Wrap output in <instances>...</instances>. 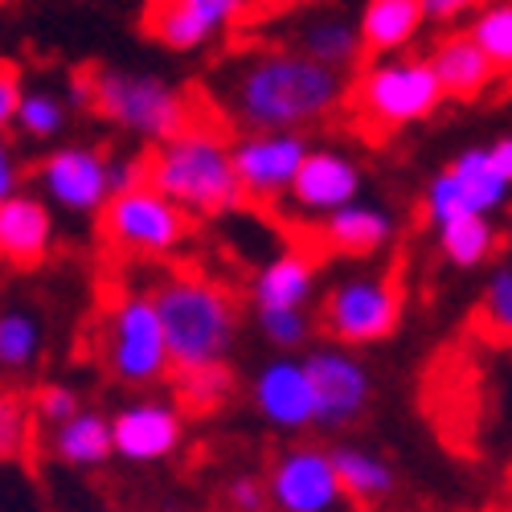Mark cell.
Here are the masks:
<instances>
[{"instance_id":"cell-1","label":"cell","mask_w":512,"mask_h":512,"mask_svg":"<svg viewBox=\"0 0 512 512\" xmlns=\"http://www.w3.org/2000/svg\"><path fill=\"white\" fill-rule=\"evenodd\" d=\"M345 103V74L291 46L250 50L222 70V107L242 132H304Z\"/></svg>"},{"instance_id":"cell-2","label":"cell","mask_w":512,"mask_h":512,"mask_svg":"<svg viewBox=\"0 0 512 512\" xmlns=\"http://www.w3.org/2000/svg\"><path fill=\"white\" fill-rule=\"evenodd\" d=\"M148 295L160 316L173 373L222 365L230 357L238 340V304L222 283L197 271H168L148 287Z\"/></svg>"},{"instance_id":"cell-3","label":"cell","mask_w":512,"mask_h":512,"mask_svg":"<svg viewBox=\"0 0 512 512\" xmlns=\"http://www.w3.org/2000/svg\"><path fill=\"white\" fill-rule=\"evenodd\" d=\"M144 185L193 213H226L242 201L230 164V136L213 119H193L144 152Z\"/></svg>"},{"instance_id":"cell-4","label":"cell","mask_w":512,"mask_h":512,"mask_svg":"<svg viewBox=\"0 0 512 512\" xmlns=\"http://www.w3.org/2000/svg\"><path fill=\"white\" fill-rule=\"evenodd\" d=\"M91 107L103 111L123 132H136L140 140H164L201 119V103L177 78L127 66H95L87 74Z\"/></svg>"},{"instance_id":"cell-5","label":"cell","mask_w":512,"mask_h":512,"mask_svg":"<svg viewBox=\"0 0 512 512\" xmlns=\"http://www.w3.org/2000/svg\"><path fill=\"white\" fill-rule=\"evenodd\" d=\"M99 357L107 373L127 390H148L173 373L148 287H123L107 304L99 328Z\"/></svg>"},{"instance_id":"cell-6","label":"cell","mask_w":512,"mask_h":512,"mask_svg":"<svg viewBox=\"0 0 512 512\" xmlns=\"http://www.w3.org/2000/svg\"><path fill=\"white\" fill-rule=\"evenodd\" d=\"M345 95L369 127H402V123L435 115L443 103V91L426 58L406 50L361 62L357 78L345 82Z\"/></svg>"},{"instance_id":"cell-7","label":"cell","mask_w":512,"mask_h":512,"mask_svg":"<svg viewBox=\"0 0 512 512\" xmlns=\"http://www.w3.org/2000/svg\"><path fill=\"white\" fill-rule=\"evenodd\" d=\"M406 295L390 271H353L336 279L320 304V324L340 349L377 345L398 332Z\"/></svg>"},{"instance_id":"cell-8","label":"cell","mask_w":512,"mask_h":512,"mask_svg":"<svg viewBox=\"0 0 512 512\" xmlns=\"http://www.w3.org/2000/svg\"><path fill=\"white\" fill-rule=\"evenodd\" d=\"M103 238L127 254H173L189 234L193 218L160 197L152 185H132L123 193H111L99 209Z\"/></svg>"},{"instance_id":"cell-9","label":"cell","mask_w":512,"mask_h":512,"mask_svg":"<svg viewBox=\"0 0 512 512\" xmlns=\"http://www.w3.org/2000/svg\"><path fill=\"white\" fill-rule=\"evenodd\" d=\"M263 492H267V508L275 512H357V504L345 496L332 472L328 447L320 443L283 447L267 467Z\"/></svg>"},{"instance_id":"cell-10","label":"cell","mask_w":512,"mask_h":512,"mask_svg":"<svg viewBox=\"0 0 512 512\" xmlns=\"http://www.w3.org/2000/svg\"><path fill=\"white\" fill-rule=\"evenodd\" d=\"M304 373L312 386V402H316V426L328 431H345L353 426L369 402H373V373L369 365L340 345H316L304 357Z\"/></svg>"},{"instance_id":"cell-11","label":"cell","mask_w":512,"mask_h":512,"mask_svg":"<svg viewBox=\"0 0 512 512\" xmlns=\"http://www.w3.org/2000/svg\"><path fill=\"white\" fill-rule=\"evenodd\" d=\"M111 418V459L152 467L173 459L185 443V414L168 398H132Z\"/></svg>"},{"instance_id":"cell-12","label":"cell","mask_w":512,"mask_h":512,"mask_svg":"<svg viewBox=\"0 0 512 512\" xmlns=\"http://www.w3.org/2000/svg\"><path fill=\"white\" fill-rule=\"evenodd\" d=\"M107 164L111 156L95 144H58L37 160L33 177L54 205L70 209V213H99L103 201L111 197V181H107Z\"/></svg>"},{"instance_id":"cell-13","label":"cell","mask_w":512,"mask_h":512,"mask_svg":"<svg viewBox=\"0 0 512 512\" xmlns=\"http://www.w3.org/2000/svg\"><path fill=\"white\" fill-rule=\"evenodd\" d=\"M304 152H308L304 132H238L230 140V164L242 197L254 201L283 197Z\"/></svg>"},{"instance_id":"cell-14","label":"cell","mask_w":512,"mask_h":512,"mask_svg":"<svg viewBox=\"0 0 512 512\" xmlns=\"http://www.w3.org/2000/svg\"><path fill=\"white\" fill-rule=\"evenodd\" d=\"M361 160L340 148V144H308L300 168L287 185V201L291 209L312 213V218H324V213L340 209L345 201H353L361 193Z\"/></svg>"},{"instance_id":"cell-15","label":"cell","mask_w":512,"mask_h":512,"mask_svg":"<svg viewBox=\"0 0 512 512\" xmlns=\"http://www.w3.org/2000/svg\"><path fill=\"white\" fill-rule=\"evenodd\" d=\"M250 398H254V410L283 435H304L308 426H316L312 386H308L304 361L295 353H279L254 373Z\"/></svg>"},{"instance_id":"cell-16","label":"cell","mask_w":512,"mask_h":512,"mask_svg":"<svg viewBox=\"0 0 512 512\" xmlns=\"http://www.w3.org/2000/svg\"><path fill=\"white\" fill-rule=\"evenodd\" d=\"M250 9V0H152L144 25L173 50H197Z\"/></svg>"},{"instance_id":"cell-17","label":"cell","mask_w":512,"mask_h":512,"mask_svg":"<svg viewBox=\"0 0 512 512\" xmlns=\"http://www.w3.org/2000/svg\"><path fill=\"white\" fill-rule=\"evenodd\" d=\"M54 246L50 201L29 189H17L0 201V259L13 267H33Z\"/></svg>"},{"instance_id":"cell-18","label":"cell","mask_w":512,"mask_h":512,"mask_svg":"<svg viewBox=\"0 0 512 512\" xmlns=\"http://www.w3.org/2000/svg\"><path fill=\"white\" fill-rule=\"evenodd\" d=\"M422 58L431 66L443 99H476L492 87L496 74H504L463 29H447L431 46V54H422Z\"/></svg>"},{"instance_id":"cell-19","label":"cell","mask_w":512,"mask_h":512,"mask_svg":"<svg viewBox=\"0 0 512 512\" xmlns=\"http://www.w3.org/2000/svg\"><path fill=\"white\" fill-rule=\"evenodd\" d=\"M291 50H300L304 58L328 66V70H340L345 74L349 66L361 62L365 46H361V33H357V21L345 17L340 9H312L295 21V41Z\"/></svg>"},{"instance_id":"cell-20","label":"cell","mask_w":512,"mask_h":512,"mask_svg":"<svg viewBox=\"0 0 512 512\" xmlns=\"http://www.w3.org/2000/svg\"><path fill=\"white\" fill-rule=\"evenodd\" d=\"M254 308H308L316 300V259L308 250H279L250 279Z\"/></svg>"},{"instance_id":"cell-21","label":"cell","mask_w":512,"mask_h":512,"mask_svg":"<svg viewBox=\"0 0 512 512\" xmlns=\"http://www.w3.org/2000/svg\"><path fill=\"white\" fill-rule=\"evenodd\" d=\"M320 234L340 254H373L394 238V213L377 201L353 197L320 218Z\"/></svg>"},{"instance_id":"cell-22","label":"cell","mask_w":512,"mask_h":512,"mask_svg":"<svg viewBox=\"0 0 512 512\" xmlns=\"http://www.w3.org/2000/svg\"><path fill=\"white\" fill-rule=\"evenodd\" d=\"M328 459H332V472H336L340 488H345V496L357 508L390 500L398 488L394 463L365 443H336V447H328Z\"/></svg>"},{"instance_id":"cell-23","label":"cell","mask_w":512,"mask_h":512,"mask_svg":"<svg viewBox=\"0 0 512 512\" xmlns=\"http://www.w3.org/2000/svg\"><path fill=\"white\" fill-rule=\"evenodd\" d=\"M50 455L74 472H99L111 459V418L103 410L82 406L50 431Z\"/></svg>"},{"instance_id":"cell-24","label":"cell","mask_w":512,"mask_h":512,"mask_svg":"<svg viewBox=\"0 0 512 512\" xmlns=\"http://www.w3.org/2000/svg\"><path fill=\"white\" fill-rule=\"evenodd\" d=\"M422 29L418 0H365L357 17L361 46L373 54H402Z\"/></svg>"},{"instance_id":"cell-25","label":"cell","mask_w":512,"mask_h":512,"mask_svg":"<svg viewBox=\"0 0 512 512\" xmlns=\"http://www.w3.org/2000/svg\"><path fill=\"white\" fill-rule=\"evenodd\" d=\"M447 173L455 177L463 201L472 213H488L492 218V209H504L508 201V177L496 173V164L488 160V148L484 144H472V148H463L451 164H447Z\"/></svg>"},{"instance_id":"cell-26","label":"cell","mask_w":512,"mask_h":512,"mask_svg":"<svg viewBox=\"0 0 512 512\" xmlns=\"http://www.w3.org/2000/svg\"><path fill=\"white\" fill-rule=\"evenodd\" d=\"M46 353V324L33 308H0V373H29Z\"/></svg>"},{"instance_id":"cell-27","label":"cell","mask_w":512,"mask_h":512,"mask_svg":"<svg viewBox=\"0 0 512 512\" xmlns=\"http://www.w3.org/2000/svg\"><path fill=\"white\" fill-rule=\"evenodd\" d=\"M500 242V226L488 218V213H463V218H451L439 226V246L455 267H476Z\"/></svg>"},{"instance_id":"cell-28","label":"cell","mask_w":512,"mask_h":512,"mask_svg":"<svg viewBox=\"0 0 512 512\" xmlns=\"http://www.w3.org/2000/svg\"><path fill=\"white\" fill-rule=\"evenodd\" d=\"M467 37L500 66L508 70L512 62V0H484V5L467 17Z\"/></svg>"},{"instance_id":"cell-29","label":"cell","mask_w":512,"mask_h":512,"mask_svg":"<svg viewBox=\"0 0 512 512\" xmlns=\"http://www.w3.org/2000/svg\"><path fill=\"white\" fill-rule=\"evenodd\" d=\"M66 119H70V103L54 87H25L21 103H17V115H13V123L21 127V132L37 136V140L58 136L66 127Z\"/></svg>"},{"instance_id":"cell-30","label":"cell","mask_w":512,"mask_h":512,"mask_svg":"<svg viewBox=\"0 0 512 512\" xmlns=\"http://www.w3.org/2000/svg\"><path fill=\"white\" fill-rule=\"evenodd\" d=\"M177 377V398L185 410H213V406H222L234 390V373L230 365H201V369H185V373H173Z\"/></svg>"},{"instance_id":"cell-31","label":"cell","mask_w":512,"mask_h":512,"mask_svg":"<svg viewBox=\"0 0 512 512\" xmlns=\"http://www.w3.org/2000/svg\"><path fill=\"white\" fill-rule=\"evenodd\" d=\"M33 443V410L21 390H0V463H13Z\"/></svg>"},{"instance_id":"cell-32","label":"cell","mask_w":512,"mask_h":512,"mask_svg":"<svg viewBox=\"0 0 512 512\" xmlns=\"http://www.w3.org/2000/svg\"><path fill=\"white\" fill-rule=\"evenodd\" d=\"M254 316H259V332L279 353L304 349L316 328V316L308 308H254Z\"/></svg>"},{"instance_id":"cell-33","label":"cell","mask_w":512,"mask_h":512,"mask_svg":"<svg viewBox=\"0 0 512 512\" xmlns=\"http://www.w3.org/2000/svg\"><path fill=\"white\" fill-rule=\"evenodd\" d=\"M480 316L488 328H496L500 336L512 328V263L496 259L488 279H484V295H480Z\"/></svg>"},{"instance_id":"cell-34","label":"cell","mask_w":512,"mask_h":512,"mask_svg":"<svg viewBox=\"0 0 512 512\" xmlns=\"http://www.w3.org/2000/svg\"><path fill=\"white\" fill-rule=\"evenodd\" d=\"M29 410H33L37 422H46L50 431H54V426H62L70 414L82 410V394L70 386V381H46V386H37V390H33Z\"/></svg>"},{"instance_id":"cell-35","label":"cell","mask_w":512,"mask_h":512,"mask_svg":"<svg viewBox=\"0 0 512 512\" xmlns=\"http://www.w3.org/2000/svg\"><path fill=\"white\" fill-rule=\"evenodd\" d=\"M422 201H426V213L435 218V226H443V222H451V218H463V213H472L447 168H439V173L431 177V185H426V197H422Z\"/></svg>"},{"instance_id":"cell-36","label":"cell","mask_w":512,"mask_h":512,"mask_svg":"<svg viewBox=\"0 0 512 512\" xmlns=\"http://www.w3.org/2000/svg\"><path fill=\"white\" fill-rule=\"evenodd\" d=\"M226 504L230 512H263L267 508V492H263V476H234L226 484Z\"/></svg>"},{"instance_id":"cell-37","label":"cell","mask_w":512,"mask_h":512,"mask_svg":"<svg viewBox=\"0 0 512 512\" xmlns=\"http://www.w3.org/2000/svg\"><path fill=\"white\" fill-rule=\"evenodd\" d=\"M21 91H25L21 70H17L9 58H0V132H5V127L13 123L17 103H21Z\"/></svg>"},{"instance_id":"cell-38","label":"cell","mask_w":512,"mask_h":512,"mask_svg":"<svg viewBox=\"0 0 512 512\" xmlns=\"http://www.w3.org/2000/svg\"><path fill=\"white\" fill-rule=\"evenodd\" d=\"M484 0H418L422 21H439V25H455L459 17H472Z\"/></svg>"},{"instance_id":"cell-39","label":"cell","mask_w":512,"mask_h":512,"mask_svg":"<svg viewBox=\"0 0 512 512\" xmlns=\"http://www.w3.org/2000/svg\"><path fill=\"white\" fill-rule=\"evenodd\" d=\"M17 189H21V160H17V148L9 144V136L0 132V201Z\"/></svg>"},{"instance_id":"cell-40","label":"cell","mask_w":512,"mask_h":512,"mask_svg":"<svg viewBox=\"0 0 512 512\" xmlns=\"http://www.w3.org/2000/svg\"><path fill=\"white\" fill-rule=\"evenodd\" d=\"M488 148V160L496 164V173H504L508 181H512V136L508 132H500L492 144H484Z\"/></svg>"}]
</instances>
